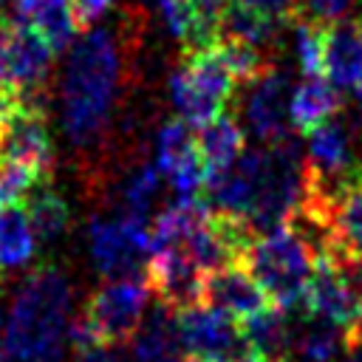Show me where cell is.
Here are the masks:
<instances>
[{
  "instance_id": "cell-1",
  "label": "cell",
  "mask_w": 362,
  "mask_h": 362,
  "mask_svg": "<svg viewBox=\"0 0 362 362\" xmlns=\"http://www.w3.org/2000/svg\"><path fill=\"white\" fill-rule=\"evenodd\" d=\"M127 79L122 37L107 25L85 28L68 48L62 74V127L79 150H99L107 141L110 119Z\"/></svg>"
},
{
  "instance_id": "cell-2",
  "label": "cell",
  "mask_w": 362,
  "mask_h": 362,
  "mask_svg": "<svg viewBox=\"0 0 362 362\" xmlns=\"http://www.w3.org/2000/svg\"><path fill=\"white\" fill-rule=\"evenodd\" d=\"M71 328V286L62 272H31L11 300L0 362H59Z\"/></svg>"
},
{
  "instance_id": "cell-3",
  "label": "cell",
  "mask_w": 362,
  "mask_h": 362,
  "mask_svg": "<svg viewBox=\"0 0 362 362\" xmlns=\"http://www.w3.org/2000/svg\"><path fill=\"white\" fill-rule=\"evenodd\" d=\"M240 263L266 291L272 305L286 311L305 305V291L314 274V252L288 226L255 238L240 255Z\"/></svg>"
},
{
  "instance_id": "cell-4",
  "label": "cell",
  "mask_w": 362,
  "mask_h": 362,
  "mask_svg": "<svg viewBox=\"0 0 362 362\" xmlns=\"http://www.w3.org/2000/svg\"><path fill=\"white\" fill-rule=\"evenodd\" d=\"M235 76L221 59L218 48L187 51L181 65L170 74V96L189 127H204L223 113L226 102L235 96Z\"/></svg>"
},
{
  "instance_id": "cell-5",
  "label": "cell",
  "mask_w": 362,
  "mask_h": 362,
  "mask_svg": "<svg viewBox=\"0 0 362 362\" xmlns=\"http://www.w3.org/2000/svg\"><path fill=\"white\" fill-rule=\"evenodd\" d=\"M93 266L105 280L144 277L150 260V226L130 218L93 215L88 226Z\"/></svg>"
},
{
  "instance_id": "cell-6",
  "label": "cell",
  "mask_w": 362,
  "mask_h": 362,
  "mask_svg": "<svg viewBox=\"0 0 362 362\" xmlns=\"http://www.w3.org/2000/svg\"><path fill=\"white\" fill-rule=\"evenodd\" d=\"M150 286L144 277H122L105 280L88 300L85 317L105 345H124L139 331L147 314Z\"/></svg>"
},
{
  "instance_id": "cell-7",
  "label": "cell",
  "mask_w": 362,
  "mask_h": 362,
  "mask_svg": "<svg viewBox=\"0 0 362 362\" xmlns=\"http://www.w3.org/2000/svg\"><path fill=\"white\" fill-rule=\"evenodd\" d=\"M266 170H269V147L243 150L235 164L206 173V184H204L206 198L204 201L209 204L212 212L246 221L260 198Z\"/></svg>"
},
{
  "instance_id": "cell-8",
  "label": "cell",
  "mask_w": 362,
  "mask_h": 362,
  "mask_svg": "<svg viewBox=\"0 0 362 362\" xmlns=\"http://www.w3.org/2000/svg\"><path fill=\"white\" fill-rule=\"evenodd\" d=\"M249 85L252 88L243 102L246 124L263 144H274L286 133H291V124H288V102H291V90H294L291 71L286 65L272 62Z\"/></svg>"
},
{
  "instance_id": "cell-9",
  "label": "cell",
  "mask_w": 362,
  "mask_h": 362,
  "mask_svg": "<svg viewBox=\"0 0 362 362\" xmlns=\"http://www.w3.org/2000/svg\"><path fill=\"white\" fill-rule=\"evenodd\" d=\"M156 167L167 175L178 198H201L206 167L198 153L192 127L184 119H167L156 136Z\"/></svg>"
},
{
  "instance_id": "cell-10",
  "label": "cell",
  "mask_w": 362,
  "mask_h": 362,
  "mask_svg": "<svg viewBox=\"0 0 362 362\" xmlns=\"http://www.w3.org/2000/svg\"><path fill=\"white\" fill-rule=\"evenodd\" d=\"M178 337L189 356L212 362H232L246 348L240 325H235V317L206 303L178 311Z\"/></svg>"
},
{
  "instance_id": "cell-11",
  "label": "cell",
  "mask_w": 362,
  "mask_h": 362,
  "mask_svg": "<svg viewBox=\"0 0 362 362\" xmlns=\"http://www.w3.org/2000/svg\"><path fill=\"white\" fill-rule=\"evenodd\" d=\"M144 280L158 303L170 305L173 311L192 308L204 303V269L184 252V249H161L153 252L144 269Z\"/></svg>"
},
{
  "instance_id": "cell-12",
  "label": "cell",
  "mask_w": 362,
  "mask_h": 362,
  "mask_svg": "<svg viewBox=\"0 0 362 362\" xmlns=\"http://www.w3.org/2000/svg\"><path fill=\"white\" fill-rule=\"evenodd\" d=\"M204 303L229 314V317H235V320H246V317L257 314L260 308H266L269 297L257 286V280L246 272L243 263H232L226 269H218V272L206 274Z\"/></svg>"
},
{
  "instance_id": "cell-13",
  "label": "cell",
  "mask_w": 362,
  "mask_h": 362,
  "mask_svg": "<svg viewBox=\"0 0 362 362\" xmlns=\"http://www.w3.org/2000/svg\"><path fill=\"white\" fill-rule=\"evenodd\" d=\"M11 23L8 37V62H11V88L20 93H45L48 74L54 71V48L28 25Z\"/></svg>"
},
{
  "instance_id": "cell-14",
  "label": "cell",
  "mask_w": 362,
  "mask_h": 362,
  "mask_svg": "<svg viewBox=\"0 0 362 362\" xmlns=\"http://www.w3.org/2000/svg\"><path fill=\"white\" fill-rule=\"evenodd\" d=\"M322 76L339 90H356L362 82V23L337 20L325 25Z\"/></svg>"
},
{
  "instance_id": "cell-15",
  "label": "cell",
  "mask_w": 362,
  "mask_h": 362,
  "mask_svg": "<svg viewBox=\"0 0 362 362\" xmlns=\"http://www.w3.org/2000/svg\"><path fill=\"white\" fill-rule=\"evenodd\" d=\"M11 20L37 31L54 51H68L82 34L71 0H20Z\"/></svg>"
},
{
  "instance_id": "cell-16",
  "label": "cell",
  "mask_w": 362,
  "mask_h": 362,
  "mask_svg": "<svg viewBox=\"0 0 362 362\" xmlns=\"http://www.w3.org/2000/svg\"><path fill=\"white\" fill-rule=\"evenodd\" d=\"M136 362H181L184 345L178 337V311L158 303L147 308L139 331L130 339Z\"/></svg>"
},
{
  "instance_id": "cell-17",
  "label": "cell",
  "mask_w": 362,
  "mask_h": 362,
  "mask_svg": "<svg viewBox=\"0 0 362 362\" xmlns=\"http://www.w3.org/2000/svg\"><path fill=\"white\" fill-rule=\"evenodd\" d=\"M240 334L263 362H288L294 328L288 322V311L280 305H266L257 314L240 320Z\"/></svg>"
},
{
  "instance_id": "cell-18",
  "label": "cell",
  "mask_w": 362,
  "mask_h": 362,
  "mask_svg": "<svg viewBox=\"0 0 362 362\" xmlns=\"http://www.w3.org/2000/svg\"><path fill=\"white\" fill-rule=\"evenodd\" d=\"M339 110H342L339 90L325 76H305L291 90L288 124L294 133H311L314 127L339 116Z\"/></svg>"
},
{
  "instance_id": "cell-19",
  "label": "cell",
  "mask_w": 362,
  "mask_h": 362,
  "mask_svg": "<svg viewBox=\"0 0 362 362\" xmlns=\"http://www.w3.org/2000/svg\"><path fill=\"white\" fill-rule=\"evenodd\" d=\"M195 141H198V153L204 158L206 173H215V170L235 164L240 158V153L246 150L243 127L229 113H221L212 122H206L204 127H198Z\"/></svg>"
},
{
  "instance_id": "cell-20",
  "label": "cell",
  "mask_w": 362,
  "mask_h": 362,
  "mask_svg": "<svg viewBox=\"0 0 362 362\" xmlns=\"http://www.w3.org/2000/svg\"><path fill=\"white\" fill-rule=\"evenodd\" d=\"M334 255L362 260V178L348 184L331 204Z\"/></svg>"
},
{
  "instance_id": "cell-21",
  "label": "cell",
  "mask_w": 362,
  "mask_h": 362,
  "mask_svg": "<svg viewBox=\"0 0 362 362\" xmlns=\"http://www.w3.org/2000/svg\"><path fill=\"white\" fill-rule=\"evenodd\" d=\"M277 25H280L277 20L266 17L246 0H229L221 17V25H218V40H238V42H246L263 51L266 45L274 42Z\"/></svg>"
},
{
  "instance_id": "cell-22",
  "label": "cell",
  "mask_w": 362,
  "mask_h": 362,
  "mask_svg": "<svg viewBox=\"0 0 362 362\" xmlns=\"http://www.w3.org/2000/svg\"><path fill=\"white\" fill-rule=\"evenodd\" d=\"M342 351H348V337L337 325L308 314L305 325L294 331L288 362H337Z\"/></svg>"
},
{
  "instance_id": "cell-23",
  "label": "cell",
  "mask_w": 362,
  "mask_h": 362,
  "mask_svg": "<svg viewBox=\"0 0 362 362\" xmlns=\"http://www.w3.org/2000/svg\"><path fill=\"white\" fill-rule=\"evenodd\" d=\"M158 189H161V173H158V167H153V164H136L122 178L119 198H116L119 215L150 226L153 223L150 221V209H153V204L158 198Z\"/></svg>"
},
{
  "instance_id": "cell-24",
  "label": "cell",
  "mask_w": 362,
  "mask_h": 362,
  "mask_svg": "<svg viewBox=\"0 0 362 362\" xmlns=\"http://www.w3.org/2000/svg\"><path fill=\"white\" fill-rule=\"evenodd\" d=\"M25 215L31 223V232L37 238V243H54L65 235L68 223H71V206L68 201L51 189L48 184H40L28 198H25Z\"/></svg>"
},
{
  "instance_id": "cell-25",
  "label": "cell",
  "mask_w": 362,
  "mask_h": 362,
  "mask_svg": "<svg viewBox=\"0 0 362 362\" xmlns=\"http://www.w3.org/2000/svg\"><path fill=\"white\" fill-rule=\"evenodd\" d=\"M37 238L23 204H0V269L25 266L34 257Z\"/></svg>"
},
{
  "instance_id": "cell-26",
  "label": "cell",
  "mask_w": 362,
  "mask_h": 362,
  "mask_svg": "<svg viewBox=\"0 0 362 362\" xmlns=\"http://www.w3.org/2000/svg\"><path fill=\"white\" fill-rule=\"evenodd\" d=\"M291 45L303 76H322V57H325V25L297 14L291 23Z\"/></svg>"
},
{
  "instance_id": "cell-27",
  "label": "cell",
  "mask_w": 362,
  "mask_h": 362,
  "mask_svg": "<svg viewBox=\"0 0 362 362\" xmlns=\"http://www.w3.org/2000/svg\"><path fill=\"white\" fill-rule=\"evenodd\" d=\"M215 48H218L221 59L226 62V68L232 71V76H235L238 85H249L252 79H257L272 65V59L260 48L246 45V42H238V40H218Z\"/></svg>"
},
{
  "instance_id": "cell-28",
  "label": "cell",
  "mask_w": 362,
  "mask_h": 362,
  "mask_svg": "<svg viewBox=\"0 0 362 362\" xmlns=\"http://www.w3.org/2000/svg\"><path fill=\"white\" fill-rule=\"evenodd\" d=\"M156 8L161 14L167 31L187 45L189 37L195 34V11H192V3L189 0H156Z\"/></svg>"
},
{
  "instance_id": "cell-29",
  "label": "cell",
  "mask_w": 362,
  "mask_h": 362,
  "mask_svg": "<svg viewBox=\"0 0 362 362\" xmlns=\"http://www.w3.org/2000/svg\"><path fill=\"white\" fill-rule=\"evenodd\" d=\"M354 3L356 0H300V14L314 23L331 25L337 20H345V14L354 8Z\"/></svg>"
},
{
  "instance_id": "cell-30",
  "label": "cell",
  "mask_w": 362,
  "mask_h": 362,
  "mask_svg": "<svg viewBox=\"0 0 362 362\" xmlns=\"http://www.w3.org/2000/svg\"><path fill=\"white\" fill-rule=\"evenodd\" d=\"M71 6H74V14H76V20H79V25L85 31V28L96 25L105 14H110L116 0H71Z\"/></svg>"
},
{
  "instance_id": "cell-31",
  "label": "cell",
  "mask_w": 362,
  "mask_h": 362,
  "mask_svg": "<svg viewBox=\"0 0 362 362\" xmlns=\"http://www.w3.org/2000/svg\"><path fill=\"white\" fill-rule=\"evenodd\" d=\"M246 3L277 23H291L300 14V0H246Z\"/></svg>"
},
{
  "instance_id": "cell-32",
  "label": "cell",
  "mask_w": 362,
  "mask_h": 362,
  "mask_svg": "<svg viewBox=\"0 0 362 362\" xmlns=\"http://www.w3.org/2000/svg\"><path fill=\"white\" fill-rule=\"evenodd\" d=\"M8 37H11V23L0 20V90L11 88V62H8Z\"/></svg>"
},
{
  "instance_id": "cell-33",
  "label": "cell",
  "mask_w": 362,
  "mask_h": 362,
  "mask_svg": "<svg viewBox=\"0 0 362 362\" xmlns=\"http://www.w3.org/2000/svg\"><path fill=\"white\" fill-rule=\"evenodd\" d=\"M76 362H119V359L113 354V345H93L88 351H79Z\"/></svg>"
},
{
  "instance_id": "cell-34",
  "label": "cell",
  "mask_w": 362,
  "mask_h": 362,
  "mask_svg": "<svg viewBox=\"0 0 362 362\" xmlns=\"http://www.w3.org/2000/svg\"><path fill=\"white\" fill-rule=\"evenodd\" d=\"M232 362H263V359H260L255 351H249V345H246V348H243V351H240V354H238Z\"/></svg>"
},
{
  "instance_id": "cell-35",
  "label": "cell",
  "mask_w": 362,
  "mask_h": 362,
  "mask_svg": "<svg viewBox=\"0 0 362 362\" xmlns=\"http://www.w3.org/2000/svg\"><path fill=\"white\" fill-rule=\"evenodd\" d=\"M17 3H20V0H0V20H6V14H11V17H14Z\"/></svg>"
},
{
  "instance_id": "cell-36",
  "label": "cell",
  "mask_w": 362,
  "mask_h": 362,
  "mask_svg": "<svg viewBox=\"0 0 362 362\" xmlns=\"http://www.w3.org/2000/svg\"><path fill=\"white\" fill-rule=\"evenodd\" d=\"M342 362H362V345H359V348H351Z\"/></svg>"
},
{
  "instance_id": "cell-37",
  "label": "cell",
  "mask_w": 362,
  "mask_h": 362,
  "mask_svg": "<svg viewBox=\"0 0 362 362\" xmlns=\"http://www.w3.org/2000/svg\"><path fill=\"white\" fill-rule=\"evenodd\" d=\"M356 105H359V116H362V82H359V88H356Z\"/></svg>"
},
{
  "instance_id": "cell-38",
  "label": "cell",
  "mask_w": 362,
  "mask_h": 362,
  "mask_svg": "<svg viewBox=\"0 0 362 362\" xmlns=\"http://www.w3.org/2000/svg\"><path fill=\"white\" fill-rule=\"evenodd\" d=\"M181 362H212V359H201V356H184Z\"/></svg>"
},
{
  "instance_id": "cell-39",
  "label": "cell",
  "mask_w": 362,
  "mask_h": 362,
  "mask_svg": "<svg viewBox=\"0 0 362 362\" xmlns=\"http://www.w3.org/2000/svg\"><path fill=\"white\" fill-rule=\"evenodd\" d=\"M3 328H6V320H3V311H0V337H3Z\"/></svg>"
},
{
  "instance_id": "cell-40",
  "label": "cell",
  "mask_w": 362,
  "mask_h": 362,
  "mask_svg": "<svg viewBox=\"0 0 362 362\" xmlns=\"http://www.w3.org/2000/svg\"><path fill=\"white\" fill-rule=\"evenodd\" d=\"M359 23H362V17H359Z\"/></svg>"
}]
</instances>
